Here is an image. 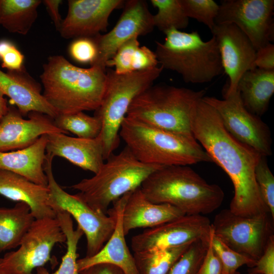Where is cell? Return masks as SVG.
Here are the masks:
<instances>
[{
	"instance_id": "obj_22",
	"label": "cell",
	"mask_w": 274,
	"mask_h": 274,
	"mask_svg": "<svg viewBox=\"0 0 274 274\" xmlns=\"http://www.w3.org/2000/svg\"><path fill=\"white\" fill-rule=\"evenodd\" d=\"M184 215L170 204L150 201L139 187L130 193L125 204L122 214L123 229L127 235L132 229L152 228Z\"/></svg>"
},
{
	"instance_id": "obj_41",
	"label": "cell",
	"mask_w": 274,
	"mask_h": 274,
	"mask_svg": "<svg viewBox=\"0 0 274 274\" xmlns=\"http://www.w3.org/2000/svg\"><path fill=\"white\" fill-rule=\"evenodd\" d=\"M211 237L204 257L196 274H222V265L212 246Z\"/></svg>"
},
{
	"instance_id": "obj_3",
	"label": "cell",
	"mask_w": 274,
	"mask_h": 274,
	"mask_svg": "<svg viewBox=\"0 0 274 274\" xmlns=\"http://www.w3.org/2000/svg\"><path fill=\"white\" fill-rule=\"evenodd\" d=\"M141 189L152 202L170 204L185 215L212 213L224 198L219 185L208 183L188 165L162 166L147 177Z\"/></svg>"
},
{
	"instance_id": "obj_16",
	"label": "cell",
	"mask_w": 274,
	"mask_h": 274,
	"mask_svg": "<svg viewBox=\"0 0 274 274\" xmlns=\"http://www.w3.org/2000/svg\"><path fill=\"white\" fill-rule=\"evenodd\" d=\"M211 32L218 45L223 71L229 80L223 95H229L236 91L243 75L256 68V50L248 38L233 24H215Z\"/></svg>"
},
{
	"instance_id": "obj_14",
	"label": "cell",
	"mask_w": 274,
	"mask_h": 274,
	"mask_svg": "<svg viewBox=\"0 0 274 274\" xmlns=\"http://www.w3.org/2000/svg\"><path fill=\"white\" fill-rule=\"evenodd\" d=\"M212 231L211 222L207 217L184 215L134 235L131 247L133 252L167 249L198 240H209Z\"/></svg>"
},
{
	"instance_id": "obj_45",
	"label": "cell",
	"mask_w": 274,
	"mask_h": 274,
	"mask_svg": "<svg viewBox=\"0 0 274 274\" xmlns=\"http://www.w3.org/2000/svg\"><path fill=\"white\" fill-rule=\"evenodd\" d=\"M4 94L0 91V122L8 112L9 106L7 99L4 97Z\"/></svg>"
},
{
	"instance_id": "obj_12",
	"label": "cell",
	"mask_w": 274,
	"mask_h": 274,
	"mask_svg": "<svg viewBox=\"0 0 274 274\" xmlns=\"http://www.w3.org/2000/svg\"><path fill=\"white\" fill-rule=\"evenodd\" d=\"M223 97L204 96L202 100L216 110L225 128L235 139L262 156L271 155L272 140L268 126L246 108L237 90Z\"/></svg>"
},
{
	"instance_id": "obj_43",
	"label": "cell",
	"mask_w": 274,
	"mask_h": 274,
	"mask_svg": "<svg viewBox=\"0 0 274 274\" xmlns=\"http://www.w3.org/2000/svg\"><path fill=\"white\" fill-rule=\"evenodd\" d=\"M79 272V274H125L118 267L106 263L93 265Z\"/></svg>"
},
{
	"instance_id": "obj_6",
	"label": "cell",
	"mask_w": 274,
	"mask_h": 274,
	"mask_svg": "<svg viewBox=\"0 0 274 274\" xmlns=\"http://www.w3.org/2000/svg\"><path fill=\"white\" fill-rule=\"evenodd\" d=\"M205 94V90L153 84L135 98L126 116L162 129L194 136L191 121Z\"/></svg>"
},
{
	"instance_id": "obj_31",
	"label": "cell",
	"mask_w": 274,
	"mask_h": 274,
	"mask_svg": "<svg viewBox=\"0 0 274 274\" xmlns=\"http://www.w3.org/2000/svg\"><path fill=\"white\" fill-rule=\"evenodd\" d=\"M152 6L157 12L153 15L154 27L164 33L169 30L186 28L189 18L186 15L181 0H151Z\"/></svg>"
},
{
	"instance_id": "obj_34",
	"label": "cell",
	"mask_w": 274,
	"mask_h": 274,
	"mask_svg": "<svg viewBox=\"0 0 274 274\" xmlns=\"http://www.w3.org/2000/svg\"><path fill=\"white\" fill-rule=\"evenodd\" d=\"M186 15L204 24L211 31L215 25L219 5L213 0H181Z\"/></svg>"
},
{
	"instance_id": "obj_26",
	"label": "cell",
	"mask_w": 274,
	"mask_h": 274,
	"mask_svg": "<svg viewBox=\"0 0 274 274\" xmlns=\"http://www.w3.org/2000/svg\"><path fill=\"white\" fill-rule=\"evenodd\" d=\"M35 220L24 202H18L11 208H0V252L18 247Z\"/></svg>"
},
{
	"instance_id": "obj_11",
	"label": "cell",
	"mask_w": 274,
	"mask_h": 274,
	"mask_svg": "<svg viewBox=\"0 0 274 274\" xmlns=\"http://www.w3.org/2000/svg\"><path fill=\"white\" fill-rule=\"evenodd\" d=\"M273 220L269 213L245 217L224 209L215 216L211 226L214 234L227 246L257 261L273 234Z\"/></svg>"
},
{
	"instance_id": "obj_2",
	"label": "cell",
	"mask_w": 274,
	"mask_h": 274,
	"mask_svg": "<svg viewBox=\"0 0 274 274\" xmlns=\"http://www.w3.org/2000/svg\"><path fill=\"white\" fill-rule=\"evenodd\" d=\"M43 68V95L58 114L98 108L106 87V70L96 65L81 68L59 55L50 56Z\"/></svg>"
},
{
	"instance_id": "obj_4",
	"label": "cell",
	"mask_w": 274,
	"mask_h": 274,
	"mask_svg": "<svg viewBox=\"0 0 274 274\" xmlns=\"http://www.w3.org/2000/svg\"><path fill=\"white\" fill-rule=\"evenodd\" d=\"M119 136L140 162L160 166L190 165L212 162L194 136L158 127L126 116Z\"/></svg>"
},
{
	"instance_id": "obj_18",
	"label": "cell",
	"mask_w": 274,
	"mask_h": 274,
	"mask_svg": "<svg viewBox=\"0 0 274 274\" xmlns=\"http://www.w3.org/2000/svg\"><path fill=\"white\" fill-rule=\"evenodd\" d=\"M28 116L25 119L17 108L9 106L0 122V152L24 149L44 134H69L57 128L53 119L47 115L31 112Z\"/></svg>"
},
{
	"instance_id": "obj_40",
	"label": "cell",
	"mask_w": 274,
	"mask_h": 274,
	"mask_svg": "<svg viewBox=\"0 0 274 274\" xmlns=\"http://www.w3.org/2000/svg\"><path fill=\"white\" fill-rule=\"evenodd\" d=\"M159 62L154 52L145 46L139 47L134 54L132 71L146 70L158 66Z\"/></svg>"
},
{
	"instance_id": "obj_44",
	"label": "cell",
	"mask_w": 274,
	"mask_h": 274,
	"mask_svg": "<svg viewBox=\"0 0 274 274\" xmlns=\"http://www.w3.org/2000/svg\"><path fill=\"white\" fill-rule=\"evenodd\" d=\"M42 2L46 6L56 29L58 30L62 21L59 11V6L62 1L44 0Z\"/></svg>"
},
{
	"instance_id": "obj_15",
	"label": "cell",
	"mask_w": 274,
	"mask_h": 274,
	"mask_svg": "<svg viewBox=\"0 0 274 274\" xmlns=\"http://www.w3.org/2000/svg\"><path fill=\"white\" fill-rule=\"evenodd\" d=\"M154 28L153 14L146 1H125L122 13L114 27L107 33L94 37L98 54L92 65L106 70V63L122 45L133 37L148 34Z\"/></svg>"
},
{
	"instance_id": "obj_13",
	"label": "cell",
	"mask_w": 274,
	"mask_h": 274,
	"mask_svg": "<svg viewBox=\"0 0 274 274\" xmlns=\"http://www.w3.org/2000/svg\"><path fill=\"white\" fill-rule=\"evenodd\" d=\"M273 0H223L215 22L236 25L257 51L273 40Z\"/></svg>"
},
{
	"instance_id": "obj_5",
	"label": "cell",
	"mask_w": 274,
	"mask_h": 274,
	"mask_svg": "<svg viewBox=\"0 0 274 274\" xmlns=\"http://www.w3.org/2000/svg\"><path fill=\"white\" fill-rule=\"evenodd\" d=\"M105 160L92 177L70 187L78 190L76 194L93 209L107 214L111 203L141 187L149 175L163 166L140 162L126 146Z\"/></svg>"
},
{
	"instance_id": "obj_8",
	"label": "cell",
	"mask_w": 274,
	"mask_h": 274,
	"mask_svg": "<svg viewBox=\"0 0 274 274\" xmlns=\"http://www.w3.org/2000/svg\"><path fill=\"white\" fill-rule=\"evenodd\" d=\"M161 66L152 68L119 74L114 70L106 71L107 81L101 103L95 110L100 120L102 129L99 135L105 160L118 147L119 131L133 100L153 84L161 74Z\"/></svg>"
},
{
	"instance_id": "obj_10",
	"label": "cell",
	"mask_w": 274,
	"mask_h": 274,
	"mask_svg": "<svg viewBox=\"0 0 274 274\" xmlns=\"http://www.w3.org/2000/svg\"><path fill=\"white\" fill-rule=\"evenodd\" d=\"M66 238L57 218L35 219L17 250L0 258V274H32L52 261L54 246Z\"/></svg>"
},
{
	"instance_id": "obj_1",
	"label": "cell",
	"mask_w": 274,
	"mask_h": 274,
	"mask_svg": "<svg viewBox=\"0 0 274 274\" xmlns=\"http://www.w3.org/2000/svg\"><path fill=\"white\" fill-rule=\"evenodd\" d=\"M191 129L212 162L220 166L232 182L234 195L230 211L245 217L269 213L255 176L262 155L232 136L225 128L216 110L202 99L192 117Z\"/></svg>"
},
{
	"instance_id": "obj_38",
	"label": "cell",
	"mask_w": 274,
	"mask_h": 274,
	"mask_svg": "<svg viewBox=\"0 0 274 274\" xmlns=\"http://www.w3.org/2000/svg\"><path fill=\"white\" fill-rule=\"evenodd\" d=\"M24 56L16 45L7 40H0V60L1 66L7 71L22 69Z\"/></svg>"
},
{
	"instance_id": "obj_24",
	"label": "cell",
	"mask_w": 274,
	"mask_h": 274,
	"mask_svg": "<svg viewBox=\"0 0 274 274\" xmlns=\"http://www.w3.org/2000/svg\"><path fill=\"white\" fill-rule=\"evenodd\" d=\"M47 143V134H44L24 149L0 152V169L22 176L35 183L47 186V177L44 170Z\"/></svg>"
},
{
	"instance_id": "obj_33",
	"label": "cell",
	"mask_w": 274,
	"mask_h": 274,
	"mask_svg": "<svg viewBox=\"0 0 274 274\" xmlns=\"http://www.w3.org/2000/svg\"><path fill=\"white\" fill-rule=\"evenodd\" d=\"M211 244L221 262L222 274H232L243 265H247L251 268L255 265L256 260L229 248L216 236L213 231Z\"/></svg>"
},
{
	"instance_id": "obj_23",
	"label": "cell",
	"mask_w": 274,
	"mask_h": 274,
	"mask_svg": "<svg viewBox=\"0 0 274 274\" xmlns=\"http://www.w3.org/2000/svg\"><path fill=\"white\" fill-rule=\"evenodd\" d=\"M0 194L26 203L35 219L56 218V213L49 204L48 186L35 183L22 176L0 169Z\"/></svg>"
},
{
	"instance_id": "obj_7",
	"label": "cell",
	"mask_w": 274,
	"mask_h": 274,
	"mask_svg": "<svg viewBox=\"0 0 274 274\" xmlns=\"http://www.w3.org/2000/svg\"><path fill=\"white\" fill-rule=\"evenodd\" d=\"M163 43L156 42L154 52L163 68L177 72L186 83H204L223 73L215 38L203 41L197 31L172 29L164 33Z\"/></svg>"
},
{
	"instance_id": "obj_19",
	"label": "cell",
	"mask_w": 274,
	"mask_h": 274,
	"mask_svg": "<svg viewBox=\"0 0 274 274\" xmlns=\"http://www.w3.org/2000/svg\"><path fill=\"white\" fill-rule=\"evenodd\" d=\"M131 192L125 194L113 202L114 206L111 210L116 217L114 230L109 239L97 253L92 256L78 259L79 271L93 265L106 263L118 267L125 274H139L133 255L127 245L126 235L122 226L123 209Z\"/></svg>"
},
{
	"instance_id": "obj_20",
	"label": "cell",
	"mask_w": 274,
	"mask_h": 274,
	"mask_svg": "<svg viewBox=\"0 0 274 274\" xmlns=\"http://www.w3.org/2000/svg\"><path fill=\"white\" fill-rule=\"evenodd\" d=\"M41 85L26 72L0 69V91L8 96L22 116L37 112L55 118L58 114L41 93Z\"/></svg>"
},
{
	"instance_id": "obj_25",
	"label": "cell",
	"mask_w": 274,
	"mask_h": 274,
	"mask_svg": "<svg viewBox=\"0 0 274 274\" xmlns=\"http://www.w3.org/2000/svg\"><path fill=\"white\" fill-rule=\"evenodd\" d=\"M246 108L259 117L267 111L274 93V70L255 68L246 72L237 85Z\"/></svg>"
},
{
	"instance_id": "obj_30",
	"label": "cell",
	"mask_w": 274,
	"mask_h": 274,
	"mask_svg": "<svg viewBox=\"0 0 274 274\" xmlns=\"http://www.w3.org/2000/svg\"><path fill=\"white\" fill-rule=\"evenodd\" d=\"M55 126L79 138L93 139L97 138L102 129V123L98 117L91 116L84 112L71 114H59L53 119Z\"/></svg>"
},
{
	"instance_id": "obj_37",
	"label": "cell",
	"mask_w": 274,
	"mask_h": 274,
	"mask_svg": "<svg viewBox=\"0 0 274 274\" xmlns=\"http://www.w3.org/2000/svg\"><path fill=\"white\" fill-rule=\"evenodd\" d=\"M71 57L80 63L92 65L98 54L97 44L94 37H81L75 39L68 48Z\"/></svg>"
},
{
	"instance_id": "obj_9",
	"label": "cell",
	"mask_w": 274,
	"mask_h": 274,
	"mask_svg": "<svg viewBox=\"0 0 274 274\" xmlns=\"http://www.w3.org/2000/svg\"><path fill=\"white\" fill-rule=\"evenodd\" d=\"M53 157L46 153L44 170L49 189V204L56 213L63 211L74 218L85 234L87 241L85 257L92 256L104 246L112 235L116 217L110 209L107 214L95 210L76 194L65 191L57 183L52 171Z\"/></svg>"
},
{
	"instance_id": "obj_21",
	"label": "cell",
	"mask_w": 274,
	"mask_h": 274,
	"mask_svg": "<svg viewBox=\"0 0 274 274\" xmlns=\"http://www.w3.org/2000/svg\"><path fill=\"white\" fill-rule=\"evenodd\" d=\"M46 153L60 157L73 164L97 173L105 162L101 140L72 137L62 133L47 134Z\"/></svg>"
},
{
	"instance_id": "obj_36",
	"label": "cell",
	"mask_w": 274,
	"mask_h": 274,
	"mask_svg": "<svg viewBox=\"0 0 274 274\" xmlns=\"http://www.w3.org/2000/svg\"><path fill=\"white\" fill-rule=\"evenodd\" d=\"M140 47L138 37L130 39L117 50L114 55L106 63L107 67H114L119 74L132 72V65L134 54Z\"/></svg>"
},
{
	"instance_id": "obj_28",
	"label": "cell",
	"mask_w": 274,
	"mask_h": 274,
	"mask_svg": "<svg viewBox=\"0 0 274 274\" xmlns=\"http://www.w3.org/2000/svg\"><path fill=\"white\" fill-rule=\"evenodd\" d=\"M191 244L134 252L133 255L139 273L168 274L172 266Z\"/></svg>"
},
{
	"instance_id": "obj_39",
	"label": "cell",
	"mask_w": 274,
	"mask_h": 274,
	"mask_svg": "<svg viewBox=\"0 0 274 274\" xmlns=\"http://www.w3.org/2000/svg\"><path fill=\"white\" fill-rule=\"evenodd\" d=\"M251 274H274V235H271L264 251L249 271Z\"/></svg>"
},
{
	"instance_id": "obj_27",
	"label": "cell",
	"mask_w": 274,
	"mask_h": 274,
	"mask_svg": "<svg viewBox=\"0 0 274 274\" xmlns=\"http://www.w3.org/2000/svg\"><path fill=\"white\" fill-rule=\"evenodd\" d=\"M40 0H0V25L9 32L28 33L37 16Z\"/></svg>"
},
{
	"instance_id": "obj_17",
	"label": "cell",
	"mask_w": 274,
	"mask_h": 274,
	"mask_svg": "<svg viewBox=\"0 0 274 274\" xmlns=\"http://www.w3.org/2000/svg\"><path fill=\"white\" fill-rule=\"evenodd\" d=\"M68 11L58 29L66 39L94 37L106 31L111 14L122 0H69Z\"/></svg>"
},
{
	"instance_id": "obj_29",
	"label": "cell",
	"mask_w": 274,
	"mask_h": 274,
	"mask_svg": "<svg viewBox=\"0 0 274 274\" xmlns=\"http://www.w3.org/2000/svg\"><path fill=\"white\" fill-rule=\"evenodd\" d=\"M60 227L65 234L66 251L62 258L58 269L53 273H50L44 266L36 269V274H79L77 266V248L78 243L84 234L78 227L75 229L71 216L63 211L56 212Z\"/></svg>"
},
{
	"instance_id": "obj_35",
	"label": "cell",
	"mask_w": 274,
	"mask_h": 274,
	"mask_svg": "<svg viewBox=\"0 0 274 274\" xmlns=\"http://www.w3.org/2000/svg\"><path fill=\"white\" fill-rule=\"evenodd\" d=\"M256 183L262 200L274 219V177L271 172L266 157L261 156L255 168Z\"/></svg>"
},
{
	"instance_id": "obj_42",
	"label": "cell",
	"mask_w": 274,
	"mask_h": 274,
	"mask_svg": "<svg viewBox=\"0 0 274 274\" xmlns=\"http://www.w3.org/2000/svg\"><path fill=\"white\" fill-rule=\"evenodd\" d=\"M256 68L274 70V45L269 43L256 51L254 61Z\"/></svg>"
},
{
	"instance_id": "obj_32",
	"label": "cell",
	"mask_w": 274,
	"mask_h": 274,
	"mask_svg": "<svg viewBox=\"0 0 274 274\" xmlns=\"http://www.w3.org/2000/svg\"><path fill=\"white\" fill-rule=\"evenodd\" d=\"M210 239L198 240L192 243L174 264L168 274H196L206 254Z\"/></svg>"
},
{
	"instance_id": "obj_46",
	"label": "cell",
	"mask_w": 274,
	"mask_h": 274,
	"mask_svg": "<svg viewBox=\"0 0 274 274\" xmlns=\"http://www.w3.org/2000/svg\"><path fill=\"white\" fill-rule=\"evenodd\" d=\"M232 274H242V273H241L239 272L238 271H235V272H234V273H232ZM248 274H251V273H248Z\"/></svg>"
}]
</instances>
